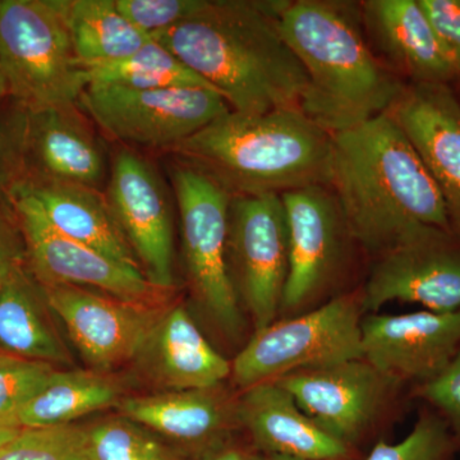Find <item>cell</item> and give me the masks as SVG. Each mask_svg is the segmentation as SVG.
I'll use <instances>...</instances> for the list:
<instances>
[{
  "instance_id": "cell-37",
  "label": "cell",
  "mask_w": 460,
  "mask_h": 460,
  "mask_svg": "<svg viewBox=\"0 0 460 460\" xmlns=\"http://www.w3.org/2000/svg\"><path fill=\"white\" fill-rule=\"evenodd\" d=\"M252 453L242 449L237 445L226 443L211 447L204 453H199L190 460H251Z\"/></svg>"
},
{
  "instance_id": "cell-1",
  "label": "cell",
  "mask_w": 460,
  "mask_h": 460,
  "mask_svg": "<svg viewBox=\"0 0 460 460\" xmlns=\"http://www.w3.org/2000/svg\"><path fill=\"white\" fill-rule=\"evenodd\" d=\"M288 4L289 0H208L198 13L151 38L204 78L230 111L299 109L307 77L280 31Z\"/></svg>"
},
{
  "instance_id": "cell-25",
  "label": "cell",
  "mask_w": 460,
  "mask_h": 460,
  "mask_svg": "<svg viewBox=\"0 0 460 460\" xmlns=\"http://www.w3.org/2000/svg\"><path fill=\"white\" fill-rule=\"evenodd\" d=\"M66 26L75 58L86 69L126 59L151 40L120 13L115 0H69Z\"/></svg>"
},
{
  "instance_id": "cell-29",
  "label": "cell",
  "mask_w": 460,
  "mask_h": 460,
  "mask_svg": "<svg viewBox=\"0 0 460 460\" xmlns=\"http://www.w3.org/2000/svg\"><path fill=\"white\" fill-rule=\"evenodd\" d=\"M29 111L9 98L0 104V210L14 211L16 190L26 181Z\"/></svg>"
},
{
  "instance_id": "cell-23",
  "label": "cell",
  "mask_w": 460,
  "mask_h": 460,
  "mask_svg": "<svg viewBox=\"0 0 460 460\" xmlns=\"http://www.w3.org/2000/svg\"><path fill=\"white\" fill-rule=\"evenodd\" d=\"M147 349L157 380L171 390L214 389L232 375V363L208 343L181 305L162 316Z\"/></svg>"
},
{
  "instance_id": "cell-14",
  "label": "cell",
  "mask_w": 460,
  "mask_h": 460,
  "mask_svg": "<svg viewBox=\"0 0 460 460\" xmlns=\"http://www.w3.org/2000/svg\"><path fill=\"white\" fill-rule=\"evenodd\" d=\"M105 199L141 270L156 289L174 286L171 201L153 165L129 148L111 162Z\"/></svg>"
},
{
  "instance_id": "cell-38",
  "label": "cell",
  "mask_w": 460,
  "mask_h": 460,
  "mask_svg": "<svg viewBox=\"0 0 460 460\" xmlns=\"http://www.w3.org/2000/svg\"><path fill=\"white\" fill-rule=\"evenodd\" d=\"M20 431L21 429L18 428H9V426L0 425V454H2L4 447L20 434Z\"/></svg>"
},
{
  "instance_id": "cell-4",
  "label": "cell",
  "mask_w": 460,
  "mask_h": 460,
  "mask_svg": "<svg viewBox=\"0 0 460 460\" xmlns=\"http://www.w3.org/2000/svg\"><path fill=\"white\" fill-rule=\"evenodd\" d=\"M235 196L330 186L332 135L301 109L229 111L168 151Z\"/></svg>"
},
{
  "instance_id": "cell-35",
  "label": "cell",
  "mask_w": 460,
  "mask_h": 460,
  "mask_svg": "<svg viewBox=\"0 0 460 460\" xmlns=\"http://www.w3.org/2000/svg\"><path fill=\"white\" fill-rule=\"evenodd\" d=\"M460 81V0H419Z\"/></svg>"
},
{
  "instance_id": "cell-30",
  "label": "cell",
  "mask_w": 460,
  "mask_h": 460,
  "mask_svg": "<svg viewBox=\"0 0 460 460\" xmlns=\"http://www.w3.org/2000/svg\"><path fill=\"white\" fill-rule=\"evenodd\" d=\"M456 453L447 422L431 408L423 410L413 429L402 441H380L365 460H454Z\"/></svg>"
},
{
  "instance_id": "cell-34",
  "label": "cell",
  "mask_w": 460,
  "mask_h": 460,
  "mask_svg": "<svg viewBox=\"0 0 460 460\" xmlns=\"http://www.w3.org/2000/svg\"><path fill=\"white\" fill-rule=\"evenodd\" d=\"M417 395L447 422L460 452V350L438 377L417 386Z\"/></svg>"
},
{
  "instance_id": "cell-33",
  "label": "cell",
  "mask_w": 460,
  "mask_h": 460,
  "mask_svg": "<svg viewBox=\"0 0 460 460\" xmlns=\"http://www.w3.org/2000/svg\"><path fill=\"white\" fill-rule=\"evenodd\" d=\"M208 0H115V5L133 26L148 36L180 25L198 13Z\"/></svg>"
},
{
  "instance_id": "cell-26",
  "label": "cell",
  "mask_w": 460,
  "mask_h": 460,
  "mask_svg": "<svg viewBox=\"0 0 460 460\" xmlns=\"http://www.w3.org/2000/svg\"><path fill=\"white\" fill-rule=\"evenodd\" d=\"M119 387L93 371H56L18 414V428L72 425L75 420L119 402Z\"/></svg>"
},
{
  "instance_id": "cell-21",
  "label": "cell",
  "mask_w": 460,
  "mask_h": 460,
  "mask_svg": "<svg viewBox=\"0 0 460 460\" xmlns=\"http://www.w3.org/2000/svg\"><path fill=\"white\" fill-rule=\"evenodd\" d=\"M17 192L35 199L48 222L60 234L141 270L102 190L63 181H25Z\"/></svg>"
},
{
  "instance_id": "cell-27",
  "label": "cell",
  "mask_w": 460,
  "mask_h": 460,
  "mask_svg": "<svg viewBox=\"0 0 460 460\" xmlns=\"http://www.w3.org/2000/svg\"><path fill=\"white\" fill-rule=\"evenodd\" d=\"M87 78L89 84L120 86L135 90L181 87L213 89L204 78L184 65L180 58L153 38L140 50L126 59L87 69Z\"/></svg>"
},
{
  "instance_id": "cell-41",
  "label": "cell",
  "mask_w": 460,
  "mask_h": 460,
  "mask_svg": "<svg viewBox=\"0 0 460 460\" xmlns=\"http://www.w3.org/2000/svg\"><path fill=\"white\" fill-rule=\"evenodd\" d=\"M0 4H2V0H0Z\"/></svg>"
},
{
  "instance_id": "cell-7",
  "label": "cell",
  "mask_w": 460,
  "mask_h": 460,
  "mask_svg": "<svg viewBox=\"0 0 460 460\" xmlns=\"http://www.w3.org/2000/svg\"><path fill=\"white\" fill-rule=\"evenodd\" d=\"M168 169L180 214L181 252L193 296L220 332L238 338L243 319L226 253L232 196L178 160H172Z\"/></svg>"
},
{
  "instance_id": "cell-3",
  "label": "cell",
  "mask_w": 460,
  "mask_h": 460,
  "mask_svg": "<svg viewBox=\"0 0 460 460\" xmlns=\"http://www.w3.org/2000/svg\"><path fill=\"white\" fill-rule=\"evenodd\" d=\"M279 27L307 77L299 109L332 135L387 113L407 84L372 50L359 4L289 2Z\"/></svg>"
},
{
  "instance_id": "cell-43",
  "label": "cell",
  "mask_w": 460,
  "mask_h": 460,
  "mask_svg": "<svg viewBox=\"0 0 460 460\" xmlns=\"http://www.w3.org/2000/svg\"><path fill=\"white\" fill-rule=\"evenodd\" d=\"M459 83H460V81H459Z\"/></svg>"
},
{
  "instance_id": "cell-19",
  "label": "cell",
  "mask_w": 460,
  "mask_h": 460,
  "mask_svg": "<svg viewBox=\"0 0 460 460\" xmlns=\"http://www.w3.org/2000/svg\"><path fill=\"white\" fill-rule=\"evenodd\" d=\"M78 104L29 111L26 181L80 184L102 190L107 184L104 146Z\"/></svg>"
},
{
  "instance_id": "cell-15",
  "label": "cell",
  "mask_w": 460,
  "mask_h": 460,
  "mask_svg": "<svg viewBox=\"0 0 460 460\" xmlns=\"http://www.w3.org/2000/svg\"><path fill=\"white\" fill-rule=\"evenodd\" d=\"M41 288L48 307L62 320L84 361L99 374L144 353L162 319L151 305L120 301L84 288Z\"/></svg>"
},
{
  "instance_id": "cell-28",
  "label": "cell",
  "mask_w": 460,
  "mask_h": 460,
  "mask_svg": "<svg viewBox=\"0 0 460 460\" xmlns=\"http://www.w3.org/2000/svg\"><path fill=\"white\" fill-rule=\"evenodd\" d=\"M0 460H93L89 429L65 425L21 429Z\"/></svg>"
},
{
  "instance_id": "cell-39",
  "label": "cell",
  "mask_w": 460,
  "mask_h": 460,
  "mask_svg": "<svg viewBox=\"0 0 460 460\" xmlns=\"http://www.w3.org/2000/svg\"><path fill=\"white\" fill-rule=\"evenodd\" d=\"M251 460H307L293 458V456H275V454L252 453Z\"/></svg>"
},
{
  "instance_id": "cell-2",
  "label": "cell",
  "mask_w": 460,
  "mask_h": 460,
  "mask_svg": "<svg viewBox=\"0 0 460 460\" xmlns=\"http://www.w3.org/2000/svg\"><path fill=\"white\" fill-rule=\"evenodd\" d=\"M330 189L368 255L426 228L454 230L438 184L389 111L332 135Z\"/></svg>"
},
{
  "instance_id": "cell-40",
  "label": "cell",
  "mask_w": 460,
  "mask_h": 460,
  "mask_svg": "<svg viewBox=\"0 0 460 460\" xmlns=\"http://www.w3.org/2000/svg\"><path fill=\"white\" fill-rule=\"evenodd\" d=\"M9 99L7 83H5L4 75H3L2 66H0V104L7 102Z\"/></svg>"
},
{
  "instance_id": "cell-20",
  "label": "cell",
  "mask_w": 460,
  "mask_h": 460,
  "mask_svg": "<svg viewBox=\"0 0 460 460\" xmlns=\"http://www.w3.org/2000/svg\"><path fill=\"white\" fill-rule=\"evenodd\" d=\"M235 417L257 453L307 460L356 459L357 450L321 429L277 381L243 390L235 402Z\"/></svg>"
},
{
  "instance_id": "cell-42",
  "label": "cell",
  "mask_w": 460,
  "mask_h": 460,
  "mask_svg": "<svg viewBox=\"0 0 460 460\" xmlns=\"http://www.w3.org/2000/svg\"><path fill=\"white\" fill-rule=\"evenodd\" d=\"M0 288H2V286H0Z\"/></svg>"
},
{
  "instance_id": "cell-16",
  "label": "cell",
  "mask_w": 460,
  "mask_h": 460,
  "mask_svg": "<svg viewBox=\"0 0 460 460\" xmlns=\"http://www.w3.org/2000/svg\"><path fill=\"white\" fill-rule=\"evenodd\" d=\"M361 328L363 358L401 384L434 380L460 350V310L371 314Z\"/></svg>"
},
{
  "instance_id": "cell-13",
  "label": "cell",
  "mask_w": 460,
  "mask_h": 460,
  "mask_svg": "<svg viewBox=\"0 0 460 460\" xmlns=\"http://www.w3.org/2000/svg\"><path fill=\"white\" fill-rule=\"evenodd\" d=\"M274 381L321 429L354 450L402 385L365 358L295 372Z\"/></svg>"
},
{
  "instance_id": "cell-6",
  "label": "cell",
  "mask_w": 460,
  "mask_h": 460,
  "mask_svg": "<svg viewBox=\"0 0 460 460\" xmlns=\"http://www.w3.org/2000/svg\"><path fill=\"white\" fill-rule=\"evenodd\" d=\"M361 292L334 296L304 314L255 332L232 362L233 381L246 390L295 372L363 358Z\"/></svg>"
},
{
  "instance_id": "cell-10",
  "label": "cell",
  "mask_w": 460,
  "mask_h": 460,
  "mask_svg": "<svg viewBox=\"0 0 460 460\" xmlns=\"http://www.w3.org/2000/svg\"><path fill=\"white\" fill-rule=\"evenodd\" d=\"M289 235V270L280 314L316 307L337 284L354 243L330 186H310L280 195Z\"/></svg>"
},
{
  "instance_id": "cell-22",
  "label": "cell",
  "mask_w": 460,
  "mask_h": 460,
  "mask_svg": "<svg viewBox=\"0 0 460 460\" xmlns=\"http://www.w3.org/2000/svg\"><path fill=\"white\" fill-rule=\"evenodd\" d=\"M118 407L132 422L192 445L199 453L226 443L233 420H237L235 405L230 407L217 387L131 396L119 401Z\"/></svg>"
},
{
  "instance_id": "cell-32",
  "label": "cell",
  "mask_w": 460,
  "mask_h": 460,
  "mask_svg": "<svg viewBox=\"0 0 460 460\" xmlns=\"http://www.w3.org/2000/svg\"><path fill=\"white\" fill-rule=\"evenodd\" d=\"M54 372L48 363L0 353V425L18 428V414Z\"/></svg>"
},
{
  "instance_id": "cell-31",
  "label": "cell",
  "mask_w": 460,
  "mask_h": 460,
  "mask_svg": "<svg viewBox=\"0 0 460 460\" xmlns=\"http://www.w3.org/2000/svg\"><path fill=\"white\" fill-rule=\"evenodd\" d=\"M93 460H171L163 445L126 417L89 429Z\"/></svg>"
},
{
  "instance_id": "cell-24",
  "label": "cell",
  "mask_w": 460,
  "mask_h": 460,
  "mask_svg": "<svg viewBox=\"0 0 460 460\" xmlns=\"http://www.w3.org/2000/svg\"><path fill=\"white\" fill-rule=\"evenodd\" d=\"M44 292L29 268L16 272L0 288V350L21 358L48 363H69L42 308Z\"/></svg>"
},
{
  "instance_id": "cell-11",
  "label": "cell",
  "mask_w": 460,
  "mask_h": 460,
  "mask_svg": "<svg viewBox=\"0 0 460 460\" xmlns=\"http://www.w3.org/2000/svg\"><path fill=\"white\" fill-rule=\"evenodd\" d=\"M14 211L25 238L27 268L41 286H72L120 301L151 305L163 295L140 269L114 261L98 251L60 234L35 199L17 192Z\"/></svg>"
},
{
  "instance_id": "cell-5",
  "label": "cell",
  "mask_w": 460,
  "mask_h": 460,
  "mask_svg": "<svg viewBox=\"0 0 460 460\" xmlns=\"http://www.w3.org/2000/svg\"><path fill=\"white\" fill-rule=\"evenodd\" d=\"M69 0H2L0 66L9 98L29 111L78 104L89 86L66 26Z\"/></svg>"
},
{
  "instance_id": "cell-18",
  "label": "cell",
  "mask_w": 460,
  "mask_h": 460,
  "mask_svg": "<svg viewBox=\"0 0 460 460\" xmlns=\"http://www.w3.org/2000/svg\"><path fill=\"white\" fill-rule=\"evenodd\" d=\"M359 11L372 50L402 81H459L419 0H366Z\"/></svg>"
},
{
  "instance_id": "cell-17",
  "label": "cell",
  "mask_w": 460,
  "mask_h": 460,
  "mask_svg": "<svg viewBox=\"0 0 460 460\" xmlns=\"http://www.w3.org/2000/svg\"><path fill=\"white\" fill-rule=\"evenodd\" d=\"M389 113L428 166L460 234V100L443 84H407Z\"/></svg>"
},
{
  "instance_id": "cell-12",
  "label": "cell",
  "mask_w": 460,
  "mask_h": 460,
  "mask_svg": "<svg viewBox=\"0 0 460 460\" xmlns=\"http://www.w3.org/2000/svg\"><path fill=\"white\" fill-rule=\"evenodd\" d=\"M363 313L392 302L423 305L432 313L460 310V234L426 228L390 248L361 290Z\"/></svg>"
},
{
  "instance_id": "cell-8",
  "label": "cell",
  "mask_w": 460,
  "mask_h": 460,
  "mask_svg": "<svg viewBox=\"0 0 460 460\" xmlns=\"http://www.w3.org/2000/svg\"><path fill=\"white\" fill-rule=\"evenodd\" d=\"M78 107L113 140L166 153L230 111L226 99L208 87L135 90L102 84H89Z\"/></svg>"
},
{
  "instance_id": "cell-9",
  "label": "cell",
  "mask_w": 460,
  "mask_h": 460,
  "mask_svg": "<svg viewBox=\"0 0 460 460\" xmlns=\"http://www.w3.org/2000/svg\"><path fill=\"white\" fill-rule=\"evenodd\" d=\"M228 266L239 301L255 332L280 314L289 270V235L279 195L235 196L230 199Z\"/></svg>"
},
{
  "instance_id": "cell-36",
  "label": "cell",
  "mask_w": 460,
  "mask_h": 460,
  "mask_svg": "<svg viewBox=\"0 0 460 460\" xmlns=\"http://www.w3.org/2000/svg\"><path fill=\"white\" fill-rule=\"evenodd\" d=\"M27 268V250L16 213L0 210V286Z\"/></svg>"
}]
</instances>
